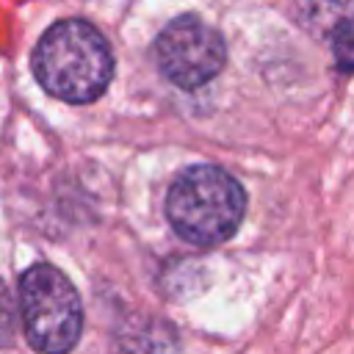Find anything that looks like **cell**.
Listing matches in <instances>:
<instances>
[{
  "mask_svg": "<svg viewBox=\"0 0 354 354\" xmlns=\"http://www.w3.org/2000/svg\"><path fill=\"white\" fill-rule=\"evenodd\" d=\"M33 75L47 94L64 102H94L113 77V53L94 25L64 19L39 39Z\"/></svg>",
  "mask_w": 354,
  "mask_h": 354,
  "instance_id": "cell-1",
  "label": "cell"
},
{
  "mask_svg": "<svg viewBox=\"0 0 354 354\" xmlns=\"http://www.w3.org/2000/svg\"><path fill=\"white\" fill-rule=\"evenodd\" d=\"M246 196L241 183L218 166L185 169L169 188L166 216L174 232L196 246H216L243 221Z\"/></svg>",
  "mask_w": 354,
  "mask_h": 354,
  "instance_id": "cell-2",
  "label": "cell"
},
{
  "mask_svg": "<svg viewBox=\"0 0 354 354\" xmlns=\"http://www.w3.org/2000/svg\"><path fill=\"white\" fill-rule=\"evenodd\" d=\"M17 310L25 337L39 354H66L83 332L80 296L55 266L36 263L22 274Z\"/></svg>",
  "mask_w": 354,
  "mask_h": 354,
  "instance_id": "cell-3",
  "label": "cell"
},
{
  "mask_svg": "<svg viewBox=\"0 0 354 354\" xmlns=\"http://www.w3.org/2000/svg\"><path fill=\"white\" fill-rule=\"evenodd\" d=\"M152 58L166 80L191 91L221 72L227 47L221 33L199 17H177L158 33Z\"/></svg>",
  "mask_w": 354,
  "mask_h": 354,
  "instance_id": "cell-4",
  "label": "cell"
},
{
  "mask_svg": "<svg viewBox=\"0 0 354 354\" xmlns=\"http://www.w3.org/2000/svg\"><path fill=\"white\" fill-rule=\"evenodd\" d=\"M14 332H17V301L6 288V282L0 279V346L11 343Z\"/></svg>",
  "mask_w": 354,
  "mask_h": 354,
  "instance_id": "cell-5",
  "label": "cell"
},
{
  "mask_svg": "<svg viewBox=\"0 0 354 354\" xmlns=\"http://www.w3.org/2000/svg\"><path fill=\"white\" fill-rule=\"evenodd\" d=\"M332 41H335V53H337V69L348 72L351 69V25L340 22L337 33L332 36Z\"/></svg>",
  "mask_w": 354,
  "mask_h": 354,
  "instance_id": "cell-6",
  "label": "cell"
}]
</instances>
